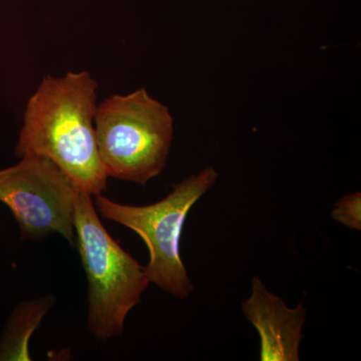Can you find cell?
<instances>
[{
	"label": "cell",
	"instance_id": "8992f818",
	"mask_svg": "<svg viewBox=\"0 0 361 361\" xmlns=\"http://www.w3.org/2000/svg\"><path fill=\"white\" fill-rule=\"evenodd\" d=\"M246 319L260 337L261 361H298L306 319L303 302L290 308L268 291L260 278H252L251 294L242 303Z\"/></svg>",
	"mask_w": 361,
	"mask_h": 361
},
{
	"label": "cell",
	"instance_id": "5b68a950",
	"mask_svg": "<svg viewBox=\"0 0 361 361\" xmlns=\"http://www.w3.org/2000/svg\"><path fill=\"white\" fill-rule=\"evenodd\" d=\"M78 194L65 173L44 157H21L20 163L0 170V202L13 214L25 239L58 233L75 245Z\"/></svg>",
	"mask_w": 361,
	"mask_h": 361
},
{
	"label": "cell",
	"instance_id": "7a4b0ae2",
	"mask_svg": "<svg viewBox=\"0 0 361 361\" xmlns=\"http://www.w3.org/2000/svg\"><path fill=\"white\" fill-rule=\"evenodd\" d=\"M174 133L168 106L145 89L97 104L94 134L109 178L145 185L163 172Z\"/></svg>",
	"mask_w": 361,
	"mask_h": 361
},
{
	"label": "cell",
	"instance_id": "3957f363",
	"mask_svg": "<svg viewBox=\"0 0 361 361\" xmlns=\"http://www.w3.org/2000/svg\"><path fill=\"white\" fill-rule=\"evenodd\" d=\"M92 195L75 203V245L89 282L90 331L99 341L122 334L130 311L141 302L149 282L145 267L109 234Z\"/></svg>",
	"mask_w": 361,
	"mask_h": 361
},
{
	"label": "cell",
	"instance_id": "6da1fadb",
	"mask_svg": "<svg viewBox=\"0 0 361 361\" xmlns=\"http://www.w3.org/2000/svg\"><path fill=\"white\" fill-rule=\"evenodd\" d=\"M97 82L87 71L47 75L28 99L16 156L49 159L78 191L99 196L109 176L94 134Z\"/></svg>",
	"mask_w": 361,
	"mask_h": 361
},
{
	"label": "cell",
	"instance_id": "277c9868",
	"mask_svg": "<svg viewBox=\"0 0 361 361\" xmlns=\"http://www.w3.org/2000/svg\"><path fill=\"white\" fill-rule=\"evenodd\" d=\"M217 171L208 167L178 183L161 201L146 206L123 205L96 196L97 212L137 233L148 247L145 267L151 283L176 298H187L194 290L180 257V242L190 211L217 182Z\"/></svg>",
	"mask_w": 361,
	"mask_h": 361
},
{
	"label": "cell",
	"instance_id": "52a82bcc",
	"mask_svg": "<svg viewBox=\"0 0 361 361\" xmlns=\"http://www.w3.org/2000/svg\"><path fill=\"white\" fill-rule=\"evenodd\" d=\"M331 216L336 222L351 230H361V194L360 192L346 195L337 202L331 211Z\"/></svg>",
	"mask_w": 361,
	"mask_h": 361
}]
</instances>
